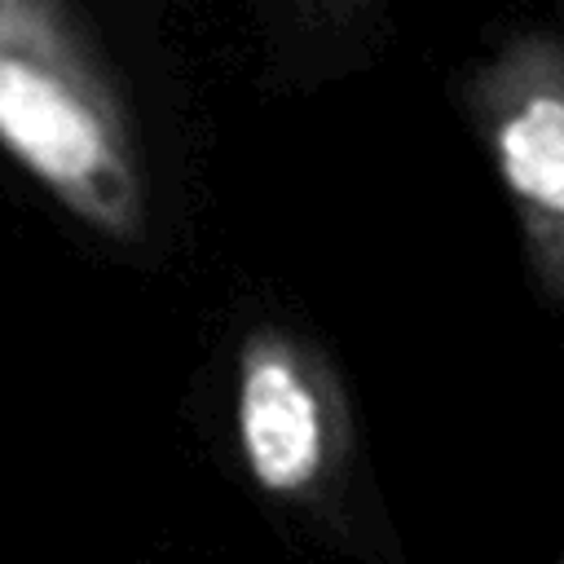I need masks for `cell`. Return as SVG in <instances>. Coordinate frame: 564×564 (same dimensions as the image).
I'll return each mask as SVG.
<instances>
[{
    "label": "cell",
    "mask_w": 564,
    "mask_h": 564,
    "mask_svg": "<svg viewBox=\"0 0 564 564\" xmlns=\"http://www.w3.org/2000/svg\"><path fill=\"white\" fill-rule=\"evenodd\" d=\"M0 154L88 229L141 234L137 137L66 0H0Z\"/></svg>",
    "instance_id": "cell-1"
},
{
    "label": "cell",
    "mask_w": 564,
    "mask_h": 564,
    "mask_svg": "<svg viewBox=\"0 0 564 564\" xmlns=\"http://www.w3.org/2000/svg\"><path fill=\"white\" fill-rule=\"evenodd\" d=\"M533 273L564 300V40H511L467 88Z\"/></svg>",
    "instance_id": "cell-2"
},
{
    "label": "cell",
    "mask_w": 564,
    "mask_h": 564,
    "mask_svg": "<svg viewBox=\"0 0 564 564\" xmlns=\"http://www.w3.org/2000/svg\"><path fill=\"white\" fill-rule=\"evenodd\" d=\"M234 427L251 480L273 498H313L348 449V414L326 361L286 330H256L238 352Z\"/></svg>",
    "instance_id": "cell-3"
}]
</instances>
